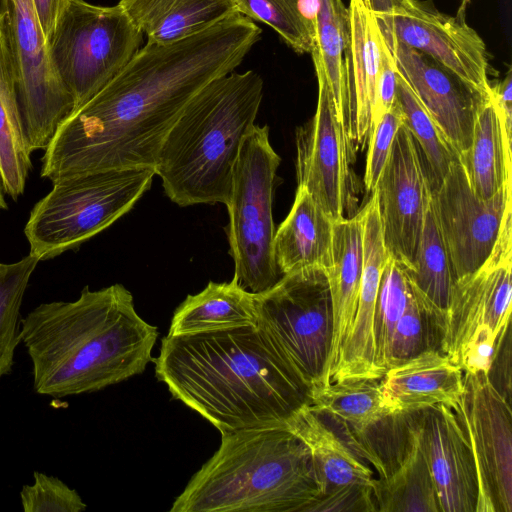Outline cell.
I'll list each match as a JSON object with an SVG mask.
<instances>
[{
  "instance_id": "obj_25",
  "label": "cell",
  "mask_w": 512,
  "mask_h": 512,
  "mask_svg": "<svg viewBox=\"0 0 512 512\" xmlns=\"http://www.w3.org/2000/svg\"><path fill=\"white\" fill-rule=\"evenodd\" d=\"M147 42L166 44L240 14L234 0H120Z\"/></svg>"
},
{
  "instance_id": "obj_21",
  "label": "cell",
  "mask_w": 512,
  "mask_h": 512,
  "mask_svg": "<svg viewBox=\"0 0 512 512\" xmlns=\"http://www.w3.org/2000/svg\"><path fill=\"white\" fill-rule=\"evenodd\" d=\"M363 238V267L359 299L351 331L343 342L335 364L347 377H369L376 373L374 316L381 274L388 257L376 194L360 210Z\"/></svg>"
},
{
  "instance_id": "obj_29",
  "label": "cell",
  "mask_w": 512,
  "mask_h": 512,
  "mask_svg": "<svg viewBox=\"0 0 512 512\" xmlns=\"http://www.w3.org/2000/svg\"><path fill=\"white\" fill-rule=\"evenodd\" d=\"M375 500L382 512H441L437 493L420 449L410 413L409 445L398 465L377 480Z\"/></svg>"
},
{
  "instance_id": "obj_28",
  "label": "cell",
  "mask_w": 512,
  "mask_h": 512,
  "mask_svg": "<svg viewBox=\"0 0 512 512\" xmlns=\"http://www.w3.org/2000/svg\"><path fill=\"white\" fill-rule=\"evenodd\" d=\"M31 153L23 132L14 71L0 14V181L3 191L13 200L24 192L31 169Z\"/></svg>"
},
{
  "instance_id": "obj_36",
  "label": "cell",
  "mask_w": 512,
  "mask_h": 512,
  "mask_svg": "<svg viewBox=\"0 0 512 512\" xmlns=\"http://www.w3.org/2000/svg\"><path fill=\"white\" fill-rule=\"evenodd\" d=\"M411 292L404 266L388 255L381 274L374 316L375 365L380 378L388 369L393 333Z\"/></svg>"
},
{
  "instance_id": "obj_11",
  "label": "cell",
  "mask_w": 512,
  "mask_h": 512,
  "mask_svg": "<svg viewBox=\"0 0 512 512\" xmlns=\"http://www.w3.org/2000/svg\"><path fill=\"white\" fill-rule=\"evenodd\" d=\"M0 14L14 71L23 132L30 149L45 150L74 112L50 57L32 0H1Z\"/></svg>"
},
{
  "instance_id": "obj_3",
  "label": "cell",
  "mask_w": 512,
  "mask_h": 512,
  "mask_svg": "<svg viewBox=\"0 0 512 512\" xmlns=\"http://www.w3.org/2000/svg\"><path fill=\"white\" fill-rule=\"evenodd\" d=\"M158 329L135 310L121 284L71 302L42 303L21 319L33 389L62 398L91 393L141 374L152 360Z\"/></svg>"
},
{
  "instance_id": "obj_18",
  "label": "cell",
  "mask_w": 512,
  "mask_h": 512,
  "mask_svg": "<svg viewBox=\"0 0 512 512\" xmlns=\"http://www.w3.org/2000/svg\"><path fill=\"white\" fill-rule=\"evenodd\" d=\"M414 424L441 512H476L474 458L454 411L440 404L414 412Z\"/></svg>"
},
{
  "instance_id": "obj_22",
  "label": "cell",
  "mask_w": 512,
  "mask_h": 512,
  "mask_svg": "<svg viewBox=\"0 0 512 512\" xmlns=\"http://www.w3.org/2000/svg\"><path fill=\"white\" fill-rule=\"evenodd\" d=\"M380 384L390 415L444 404L453 409L464 391V372L444 353L428 349L386 370Z\"/></svg>"
},
{
  "instance_id": "obj_39",
  "label": "cell",
  "mask_w": 512,
  "mask_h": 512,
  "mask_svg": "<svg viewBox=\"0 0 512 512\" xmlns=\"http://www.w3.org/2000/svg\"><path fill=\"white\" fill-rule=\"evenodd\" d=\"M404 121L397 103L375 123L368 139V153L364 173L367 192L375 189L382 169L385 166L395 135Z\"/></svg>"
},
{
  "instance_id": "obj_31",
  "label": "cell",
  "mask_w": 512,
  "mask_h": 512,
  "mask_svg": "<svg viewBox=\"0 0 512 512\" xmlns=\"http://www.w3.org/2000/svg\"><path fill=\"white\" fill-rule=\"evenodd\" d=\"M309 408L326 420L361 432L387 417L380 384L375 379L330 382L312 387Z\"/></svg>"
},
{
  "instance_id": "obj_26",
  "label": "cell",
  "mask_w": 512,
  "mask_h": 512,
  "mask_svg": "<svg viewBox=\"0 0 512 512\" xmlns=\"http://www.w3.org/2000/svg\"><path fill=\"white\" fill-rule=\"evenodd\" d=\"M459 160L482 199L493 197L512 183L511 136L491 96L479 108L471 145Z\"/></svg>"
},
{
  "instance_id": "obj_30",
  "label": "cell",
  "mask_w": 512,
  "mask_h": 512,
  "mask_svg": "<svg viewBox=\"0 0 512 512\" xmlns=\"http://www.w3.org/2000/svg\"><path fill=\"white\" fill-rule=\"evenodd\" d=\"M405 270L413 291L445 323L456 279L431 199L412 264Z\"/></svg>"
},
{
  "instance_id": "obj_33",
  "label": "cell",
  "mask_w": 512,
  "mask_h": 512,
  "mask_svg": "<svg viewBox=\"0 0 512 512\" xmlns=\"http://www.w3.org/2000/svg\"><path fill=\"white\" fill-rule=\"evenodd\" d=\"M396 73V100L403 113V122L418 146L430 191H433L459 155L405 79L397 70Z\"/></svg>"
},
{
  "instance_id": "obj_41",
  "label": "cell",
  "mask_w": 512,
  "mask_h": 512,
  "mask_svg": "<svg viewBox=\"0 0 512 512\" xmlns=\"http://www.w3.org/2000/svg\"><path fill=\"white\" fill-rule=\"evenodd\" d=\"M491 97L495 102L503 120L506 130L511 136L512 124V73L508 69L506 76L496 85L491 84Z\"/></svg>"
},
{
  "instance_id": "obj_37",
  "label": "cell",
  "mask_w": 512,
  "mask_h": 512,
  "mask_svg": "<svg viewBox=\"0 0 512 512\" xmlns=\"http://www.w3.org/2000/svg\"><path fill=\"white\" fill-rule=\"evenodd\" d=\"M443 330V320L412 289L393 333L388 368L428 349L440 351Z\"/></svg>"
},
{
  "instance_id": "obj_17",
  "label": "cell",
  "mask_w": 512,
  "mask_h": 512,
  "mask_svg": "<svg viewBox=\"0 0 512 512\" xmlns=\"http://www.w3.org/2000/svg\"><path fill=\"white\" fill-rule=\"evenodd\" d=\"M397 72L458 155L471 145L474 122L485 97L443 65L394 39L384 38Z\"/></svg>"
},
{
  "instance_id": "obj_24",
  "label": "cell",
  "mask_w": 512,
  "mask_h": 512,
  "mask_svg": "<svg viewBox=\"0 0 512 512\" xmlns=\"http://www.w3.org/2000/svg\"><path fill=\"white\" fill-rule=\"evenodd\" d=\"M333 222L306 189L297 187L293 205L274 235L279 273L324 270L330 258Z\"/></svg>"
},
{
  "instance_id": "obj_23",
  "label": "cell",
  "mask_w": 512,
  "mask_h": 512,
  "mask_svg": "<svg viewBox=\"0 0 512 512\" xmlns=\"http://www.w3.org/2000/svg\"><path fill=\"white\" fill-rule=\"evenodd\" d=\"M363 267V238L360 211L351 218L333 222L327 278L333 313V335L327 366L328 375L355 318Z\"/></svg>"
},
{
  "instance_id": "obj_19",
  "label": "cell",
  "mask_w": 512,
  "mask_h": 512,
  "mask_svg": "<svg viewBox=\"0 0 512 512\" xmlns=\"http://www.w3.org/2000/svg\"><path fill=\"white\" fill-rule=\"evenodd\" d=\"M286 423L308 448L322 489V496L312 509H324L358 495L375 494L377 480L367 462L308 404L300 407Z\"/></svg>"
},
{
  "instance_id": "obj_40",
  "label": "cell",
  "mask_w": 512,
  "mask_h": 512,
  "mask_svg": "<svg viewBox=\"0 0 512 512\" xmlns=\"http://www.w3.org/2000/svg\"><path fill=\"white\" fill-rule=\"evenodd\" d=\"M396 74L394 59L387 47L377 86L372 128L382 115L388 112L396 102Z\"/></svg>"
},
{
  "instance_id": "obj_2",
  "label": "cell",
  "mask_w": 512,
  "mask_h": 512,
  "mask_svg": "<svg viewBox=\"0 0 512 512\" xmlns=\"http://www.w3.org/2000/svg\"><path fill=\"white\" fill-rule=\"evenodd\" d=\"M155 375L221 434L285 424L310 389L256 326L161 340Z\"/></svg>"
},
{
  "instance_id": "obj_7",
  "label": "cell",
  "mask_w": 512,
  "mask_h": 512,
  "mask_svg": "<svg viewBox=\"0 0 512 512\" xmlns=\"http://www.w3.org/2000/svg\"><path fill=\"white\" fill-rule=\"evenodd\" d=\"M280 162L269 140V127L254 124L241 144L226 204L232 280L252 295L264 293L282 277L273 255L272 215Z\"/></svg>"
},
{
  "instance_id": "obj_42",
  "label": "cell",
  "mask_w": 512,
  "mask_h": 512,
  "mask_svg": "<svg viewBox=\"0 0 512 512\" xmlns=\"http://www.w3.org/2000/svg\"><path fill=\"white\" fill-rule=\"evenodd\" d=\"M46 38H51L67 0H32Z\"/></svg>"
},
{
  "instance_id": "obj_20",
  "label": "cell",
  "mask_w": 512,
  "mask_h": 512,
  "mask_svg": "<svg viewBox=\"0 0 512 512\" xmlns=\"http://www.w3.org/2000/svg\"><path fill=\"white\" fill-rule=\"evenodd\" d=\"M349 35L344 52L349 141L369 139L377 86L387 45L370 0H349Z\"/></svg>"
},
{
  "instance_id": "obj_38",
  "label": "cell",
  "mask_w": 512,
  "mask_h": 512,
  "mask_svg": "<svg viewBox=\"0 0 512 512\" xmlns=\"http://www.w3.org/2000/svg\"><path fill=\"white\" fill-rule=\"evenodd\" d=\"M34 483L24 485L20 501L24 512H81L87 505L79 493L57 477L35 471Z\"/></svg>"
},
{
  "instance_id": "obj_12",
  "label": "cell",
  "mask_w": 512,
  "mask_h": 512,
  "mask_svg": "<svg viewBox=\"0 0 512 512\" xmlns=\"http://www.w3.org/2000/svg\"><path fill=\"white\" fill-rule=\"evenodd\" d=\"M383 38L424 53L485 97L491 96L486 46L463 17L420 0H370Z\"/></svg>"
},
{
  "instance_id": "obj_13",
  "label": "cell",
  "mask_w": 512,
  "mask_h": 512,
  "mask_svg": "<svg viewBox=\"0 0 512 512\" xmlns=\"http://www.w3.org/2000/svg\"><path fill=\"white\" fill-rule=\"evenodd\" d=\"M474 458L476 512L512 511V425L510 400L488 373L464 372V391L452 409Z\"/></svg>"
},
{
  "instance_id": "obj_35",
  "label": "cell",
  "mask_w": 512,
  "mask_h": 512,
  "mask_svg": "<svg viewBox=\"0 0 512 512\" xmlns=\"http://www.w3.org/2000/svg\"><path fill=\"white\" fill-rule=\"evenodd\" d=\"M39 261L29 253L15 263H0V380L11 372L14 364L21 342L20 308Z\"/></svg>"
},
{
  "instance_id": "obj_44",
  "label": "cell",
  "mask_w": 512,
  "mask_h": 512,
  "mask_svg": "<svg viewBox=\"0 0 512 512\" xmlns=\"http://www.w3.org/2000/svg\"><path fill=\"white\" fill-rule=\"evenodd\" d=\"M1 209H7V204L5 202L4 196H3V188L0 181V210Z\"/></svg>"
},
{
  "instance_id": "obj_27",
  "label": "cell",
  "mask_w": 512,
  "mask_h": 512,
  "mask_svg": "<svg viewBox=\"0 0 512 512\" xmlns=\"http://www.w3.org/2000/svg\"><path fill=\"white\" fill-rule=\"evenodd\" d=\"M254 295L234 280L208 285L176 308L167 335H185L256 326Z\"/></svg>"
},
{
  "instance_id": "obj_5",
  "label": "cell",
  "mask_w": 512,
  "mask_h": 512,
  "mask_svg": "<svg viewBox=\"0 0 512 512\" xmlns=\"http://www.w3.org/2000/svg\"><path fill=\"white\" fill-rule=\"evenodd\" d=\"M262 97V78L248 70L211 81L190 100L154 167L172 202L181 207L228 203L240 147Z\"/></svg>"
},
{
  "instance_id": "obj_14",
  "label": "cell",
  "mask_w": 512,
  "mask_h": 512,
  "mask_svg": "<svg viewBox=\"0 0 512 512\" xmlns=\"http://www.w3.org/2000/svg\"><path fill=\"white\" fill-rule=\"evenodd\" d=\"M431 206L457 280L476 271L492 253L505 221L512 216V183L482 199L458 159L431 191Z\"/></svg>"
},
{
  "instance_id": "obj_8",
  "label": "cell",
  "mask_w": 512,
  "mask_h": 512,
  "mask_svg": "<svg viewBox=\"0 0 512 512\" xmlns=\"http://www.w3.org/2000/svg\"><path fill=\"white\" fill-rule=\"evenodd\" d=\"M143 36L118 4L67 0L49 39V50L74 112L126 66L141 48Z\"/></svg>"
},
{
  "instance_id": "obj_6",
  "label": "cell",
  "mask_w": 512,
  "mask_h": 512,
  "mask_svg": "<svg viewBox=\"0 0 512 512\" xmlns=\"http://www.w3.org/2000/svg\"><path fill=\"white\" fill-rule=\"evenodd\" d=\"M154 167L111 169L53 183L31 210L24 228L30 254L54 258L108 228L149 190Z\"/></svg>"
},
{
  "instance_id": "obj_10",
  "label": "cell",
  "mask_w": 512,
  "mask_h": 512,
  "mask_svg": "<svg viewBox=\"0 0 512 512\" xmlns=\"http://www.w3.org/2000/svg\"><path fill=\"white\" fill-rule=\"evenodd\" d=\"M256 327L302 382L311 389L326 384L333 335L330 290L324 270L283 275L254 295Z\"/></svg>"
},
{
  "instance_id": "obj_32",
  "label": "cell",
  "mask_w": 512,
  "mask_h": 512,
  "mask_svg": "<svg viewBox=\"0 0 512 512\" xmlns=\"http://www.w3.org/2000/svg\"><path fill=\"white\" fill-rule=\"evenodd\" d=\"M349 35L348 7L342 0H320L312 59L326 77L339 122L349 139L347 98L344 82V52ZM350 142V141H349Z\"/></svg>"
},
{
  "instance_id": "obj_34",
  "label": "cell",
  "mask_w": 512,
  "mask_h": 512,
  "mask_svg": "<svg viewBox=\"0 0 512 512\" xmlns=\"http://www.w3.org/2000/svg\"><path fill=\"white\" fill-rule=\"evenodd\" d=\"M240 14L270 26L295 52L314 49L320 0H234Z\"/></svg>"
},
{
  "instance_id": "obj_9",
  "label": "cell",
  "mask_w": 512,
  "mask_h": 512,
  "mask_svg": "<svg viewBox=\"0 0 512 512\" xmlns=\"http://www.w3.org/2000/svg\"><path fill=\"white\" fill-rule=\"evenodd\" d=\"M476 271L457 279L446 310L440 351L463 372L489 373L510 328L512 218Z\"/></svg>"
},
{
  "instance_id": "obj_15",
  "label": "cell",
  "mask_w": 512,
  "mask_h": 512,
  "mask_svg": "<svg viewBox=\"0 0 512 512\" xmlns=\"http://www.w3.org/2000/svg\"><path fill=\"white\" fill-rule=\"evenodd\" d=\"M318 80V101L312 119L295 133L297 187L308 191L333 220L345 217L350 205L352 148L339 122L331 92L320 64L313 60Z\"/></svg>"
},
{
  "instance_id": "obj_43",
  "label": "cell",
  "mask_w": 512,
  "mask_h": 512,
  "mask_svg": "<svg viewBox=\"0 0 512 512\" xmlns=\"http://www.w3.org/2000/svg\"><path fill=\"white\" fill-rule=\"evenodd\" d=\"M471 0H460V7L458 10L457 16L463 17L465 15V11L467 9V6L470 4Z\"/></svg>"
},
{
  "instance_id": "obj_1",
  "label": "cell",
  "mask_w": 512,
  "mask_h": 512,
  "mask_svg": "<svg viewBox=\"0 0 512 512\" xmlns=\"http://www.w3.org/2000/svg\"><path fill=\"white\" fill-rule=\"evenodd\" d=\"M262 30L241 14L175 42H147L98 94L58 128L42 158L52 183L90 172L155 167L190 100L234 71Z\"/></svg>"
},
{
  "instance_id": "obj_16",
  "label": "cell",
  "mask_w": 512,
  "mask_h": 512,
  "mask_svg": "<svg viewBox=\"0 0 512 512\" xmlns=\"http://www.w3.org/2000/svg\"><path fill=\"white\" fill-rule=\"evenodd\" d=\"M385 248L405 268L413 261L431 191L418 146L402 123L375 189Z\"/></svg>"
},
{
  "instance_id": "obj_4",
  "label": "cell",
  "mask_w": 512,
  "mask_h": 512,
  "mask_svg": "<svg viewBox=\"0 0 512 512\" xmlns=\"http://www.w3.org/2000/svg\"><path fill=\"white\" fill-rule=\"evenodd\" d=\"M321 496L311 454L285 423L221 434L170 512H309Z\"/></svg>"
}]
</instances>
